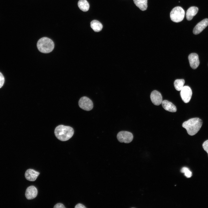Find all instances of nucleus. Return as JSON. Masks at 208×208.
<instances>
[{
  "label": "nucleus",
  "instance_id": "f257e3e1",
  "mask_svg": "<svg viewBox=\"0 0 208 208\" xmlns=\"http://www.w3.org/2000/svg\"><path fill=\"white\" fill-rule=\"evenodd\" d=\"M203 124L202 120L198 118H191L183 122L182 127L186 130L190 135L196 134L200 129Z\"/></svg>",
  "mask_w": 208,
  "mask_h": 208
},
{
  "label": "nucleus",
  "instance_id": "f03ea898",
  "mask_svg": "<svg viewBox=\"0 0 208 208\" xmlns=\"http://www.w3.org/2000/svg\"><path fill=\"white\" fill-rule=\"evenodd\" d=\"M54 133L58 140L61 141H66L72 137L74 131L73 129L70 126L60 125L55 128Z\"/></svg>",
  "mask_w": 208,
  "mask_h": 208
},
{
  "label": "nucleus",
  "instance_id": "7ed1b4c3",
  "mask_svg": "<svg viewBox=\"0 0 208 208\" xmlns=\"http://www.w3.org/2000/svg\"><path fill=\"white\" fill-rule=\"evenodd\" d=\"M37 47L40 52L48 53L53 51L54 47V44L51 39L47 37H43L38 40Z\"/></svg>",
  "mask_w": 208,
  "mask_h": 208
},
{
  "label": "nucleus",
  "instance_id": "20e7f679",
  "mask_svg": "<svg viewBox=\"0 0 208 208\" xmlns=\"http://www.w3.org/2000/svg\"><path fill=\"white\" fill-rule=\"evenodd\" d=\"M185 15V11L180 6L174 7L171 11L170 14L171 19L176 23L182 21Z\"/></svg>",
  "mask_w": 208,
  "mask_h": 208
},
{
  "label": "nucleus",
  "instance_id": "39448f33",
  "mask_svg": "<svg viewBox=\"0 0 208 208\" xmlns=\"http://www.w3.org/2000/svg\"><path fill=\"white\" fill-rule=\"evenodd\" d=\"M117 138L118 140L120 142L129 143L132 141L133 135L129 132L122 131L118 133Z\"/></svg>",
  "mask_w": 208,
  "mask_h": 208
},
{
  "label": "nucleus",
  "instance_id": "423d86ee",
  "mask_svg": "<svg viewBox=\"0 0 208 208\" xmlns=\"http://www.w3.org/2000/svg\"><path fill=\"white\" fill-rule=\"evenodd\" d=\"M79 107L82 109L87 111L92 109L93 107L92 101L86 96L81 97L79 101Z\"/></svg>",
  "mask_w": 208,
  "mask_h": 208
},
{
  "label": "nucleus",
  "instance_id": "0eeeda50",
  "mask_svg": "<svg viewBox=\"0 0 208 208\" xmlns=\"http://www.w3.org/2000/svg\"><path fill=\"white\" fill-rule=\"evenodd\" d=\"M180 94L182 100L184 103H187L191 99L192 95V90L188 86H183L181 90Z\"/></svg>",
  "mask_w": 208,
  "mask_h": 208
},
{
  "label": "nucleus",
  "instance_id": "6e6552de",
  "mask_svg": "<svg viewBox=\"0 0 208 208\" xmlns=\"http://www.w3.org/2000/svg\"><path fill=\"white\" fill-rule=\"evenodd\" d=\"M150 98L152 103L155 105H159L161 103L162 101L161 94L158 91L154 90L151 93Z\"/></svg>",
  "mask_w": 208,
  "mask_h": 208
},
{
  "label": "nucleus",
  "instance_id": "1a4fd4ad",
  "mask_svg": "<svg viewBox=\"0 0 208 208\" xmlns=\"http://www.w3.org/2000/svg\"><path fill=\"white\" fill-rule=\"evenodd\" d=\"M208 25V19L205 18L198 23L194 28L193 32L197 35L201 32Z\"/></svg>",
  "mask_w": 208,
  "mask_h": 208
},
{
  "label": "nucleus",
  "instance_id": "9d476101",
  "mask_svg": "<svg viewBox=\"0 0 208 208\" xmlns=\"http://www.w3.org/2000/svg\"><path fill=\"white\" fill-rule=\"evenodd\" d=\"M188 59L191 67L193 69H196L200 63L198 54L195 53H191L188 56Z\"/></svg>",
  "mask_w": 208,
  "mask_h": 208
},
{
  "label": "nucleus",
  "instance_id": "9b49d317",
  "mask_svg": "<svg viewBox=\"0 0 208 208\" xmlns=\"http://www.w3.org/2000/svg\"><path fill=\"white\" fill-rule=\"evenodd\" d=\"M37 189L34 186L31 185L27 188L25 196L27 199L31 200L36 198L37 196Z\"/></svg>",
  "mask_w": 208,
  "mask_h": 208
},
{
  "label": "nucleus",
  "instance_id": "f8f14e48",
  "mask_svg": "<svg viewBox=\"0 0 208 208\" xmlns=\"http://www.w3.org/2000/svg\"><path fill=\"white\" fill-rule=\"evenodd\" d=\"M40 173L34 170L29 169L27 170L25 173L26 179L30 181H34L37 179Z\"/></svg>",
  "mask_w": 208,
  "mask_h": 208
},
{
  "label": "nucleus",
  "instance_id": "ddd939ff",
  "mask_svg": "<svg viewBox=\"0 0 208 208\" xmlns=\"http://www.w3.org/2000/svg\"><path fill=\"white\" fill-rule=\"evenodd\" d=\"M161 104L163 108L166 110L172 112H176V107L171 102L164 100L162 101Z\"/></svg>",
  "mask_w": 208,
  "mask_h": 208
},
{
  "label": "nucleus",
  "instance_id": "4468645a",
  "mask_svg": "<svg viewBox=\"0 0 208 208\" xmlns=\"http://www.w3.org/2000/svg\"><path fill=\"white\" fill-rule=\"evenodd\" d=\"M198 10V8L196 7L192 6L189 8L187 10L186 13V18L188 21L191 20L197 13Z\"/></svg>",
  "mask_w": 208,
  "mask_h": 208
},
{
  "label": "nucleus",
  "instance_id": "2eb2a0df",
  "mask_svg": "<svg viewBox=\"0 0 208 208\" xmlns=\"http://www.w3.org/2000/svg\"><path fill=\"white\" fill-rule=\"evenodd\" d=\"M135 5L141 10L144 11L147 8V0H133Z\"/></svg>",
  "mask_w": 208,
  "mask_h": 208
},
{
  "label": "nucleus",
  "instance_id": "dca6fc26",
  "mask_svg": "<svg viewBox=\"0 0 208 208\" xmlns=\"http://www.w3.org/2000/svg\"><path fill=\"white\" fill-rule=\"evenodd\" d=\"M91 28L95 32H98L101 31L103 28L101 23L96 20H93L90 23Z\"/></svg>",
  "mask_w": 208,
  "mask_h": 208
},
{
  "label": "nucleus",
  "instance_id": "f3484780",
  "mask_svg": "<svg viewBox=\"0 0 208 208\" xmlns=\"http://www.w3.org/2000/svg\"><path fill=\"white\" fill-rule=\"evenodd\" d=\"M78 5L79 9L83 12L88 11L89 8V4L86 0H79Z\"/></svg>",
  "mask_w": 208,
  "mask_h": 208
},
{
  "label": "nucleus",
  "instance_id": "a211bd4d",
  "mask_svg": "<svg viewBox=\"0 0 208 208\" xmlns=\"http://www.w3.org/2000/svg\"><path fill=\"white\" fill-rule=\"evenodd\" d=\"M185 80L183 79H177L174 82V86L175 89L177 91H181L183 87Z\"/></svg>",
  "mask_w": 208,
  "mask_h": 208
},
{
  "label": "nucleus",
  "instance_id": "6ab92c4d",
  "mask_svg": "<svg viewBox=\"0 0 208 208\" xmlns=\"http://www.w3.org/2000/svg\"><path fill=\"white\" fill-rule=\"evenodd\" d=\"M181 171L182 173H184L185 175L187 178H190L192 175V172L187 167H183L181 170Z\"/></svg>",
  "mask_w": 208,
  "mask_h": 208
},
{
  "label": "nucleus",
  "instance_id": "aec40b11",
  "mask_svg": "<svg viewBox=\"0 0 208 208\" xmlns=\"http://www.w3.org/2000/svg\"><path fill=\"white\" fill-rule=\"evenodd\" d=\"M203 148L207 153L208 155V140L205 141L203 144Z\"/></svg>",
  "mask_w": 208,
  "mask_h": 208
},
{
  "label": "nucleus",
  "instance_id": "412c9836",
  "mask_svg": "<svg viewBox=\"0 0 208 208\" xmlns=\"http://www.w3.org/2000/svg\"><path fill=\"white\" fill-rule=\"evenodd\" d=\"M4 81V78L2 74L0 72V88L3 86Z\"/></svg>",
  "mask_w": 208,
  "mask_h": 208
},
{
  "label": "nucleus",
  "instance_id": "4be33fe9",
  "mask_svg": "<svg viewBox=\"0 0 208 208\" xmlns=\"http://www.w3.org/2000/svg\"><path fill=\"white\" fill-rule=\"evenodd\" d=\"M54 208H65L64 205L61 203H58L56 204L54 207Z\"/></svg>",
  "mask_w": 208,
  "mask_h": 208
},
{
  "label": "nucleus",
  "instance_id": "5701e85b",
  "mask_svg": "<svg viewBox=\"0 0 208 208\" xmlns=\"http://www.w3.org/2000/svg\"><path fill=\"white\" fill-rule=\"evenodd\" d=\"M75 208H86L81 203L77 204L75 207Z\"/></svg>",
  "mask_w": 208,
  "mask_h": 208
}]
</instances>
